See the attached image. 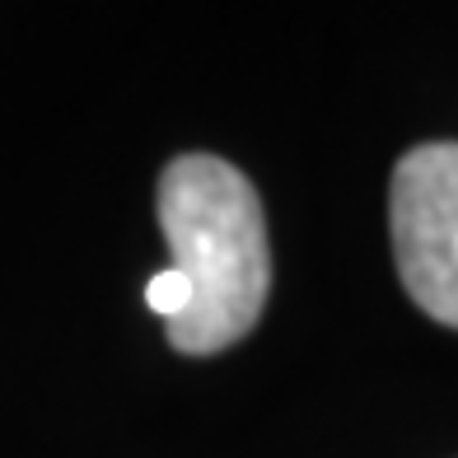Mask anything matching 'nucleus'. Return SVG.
Listing matches in <instances>:
<instances>
[{
	"instance_id": "1",
	"label": "nucleus",
	"mask_w": 458,
	"mask_h": 458,
	"mask_svg": "<svg viewBox=\"0 0 458 458\" xmlns=\"http://www.w3.org/2000/svg\"><path fill=\"white\" fill-rule=\"evenodd\" d=\"M159 229L192 290L164 323L182 356H216L258 327L272 290V248L258 187L216 155H178L159 174Z\"/></svg>"
},
{
	"instance_id": "2",
	"label": "nucleus",
	"mask_w": 458,
	"mask_h": 458,
	"mask_svg": "<svg viewBox=\"0 0 458 458\" xmlns=\"http://www.w3.org/2000/svg\"><path fill=\"white\" fill-rule=\"evenodd\" d=\"M393 262L435 323L458 327V140L416 145L388 187Z\"/></svg>"
}]
</instances>
